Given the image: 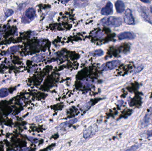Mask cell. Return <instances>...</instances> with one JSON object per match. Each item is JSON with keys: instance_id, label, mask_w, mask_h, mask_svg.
<instances>
[{"instance_id": "6", "label": "cell", "mask_w": 152, "mask_h": 151, "mask_svg": "<svg viewBox=\"0 0 152 151\" xmlns=\"http://www.w3.org/2000/svg\"><path fill=\"white\" fill-rule=\"evenodd\" d=\"M118 37L120 40H133L135 38V35L131 32H126L119 34Z\"/></svg>"}, {"instance_id": "10", "label": "cell", "mask_w": 152, "mask_h": 151, "mask_svg": "<svg viewBox=\"0 0 152 151\" xmlns=\"http://www.w3.org/2000/svg\"><path fill=\"white\" fill-rule=\"evenodd\" d=\"M104 54L103 51L102 49L96 50L90 53V56L94 57L102 56Z\"/></svg>"}, {"instance_id": "3", "label": "cell", "mask_w": 152, "mask_h": 151, "mask_svg": "<svg viewBox=\"0 0 152 151\" xmlns=\"http://www.w3.org/2000/svg\"><path fill=\"white\" fill-rule=\"evenodd\" d=\"M121 62L118 60H114L113 61H109L101 66V69L103 71H107L113 70L118 66L120 64Z\"/></svg>"}, {"instance_id": "21", "label": "cell", "mask_w": 152, "mask_h": 151, "mask_svg": "<svg viewBox=\"0 0 152 151\" xmlns=\"http://www.w3.org/2000/svg\"><path fill=\"white\" fill-rule=\"evenodd\" d=\"M17 151H29V149H27V148H25V149H22V150H20Z\"/></svg>"}, {"instance_id": "12", "label": "cell", "mask_w": 152, "mask_h": 151, "mask_svg": "<svg viewBox=\"0 0 152 151\" xmlns=\"http://www.w3.org/2000/svg\"><path fill=\"white\" fill-rule=\"evenodd\" d=\"M87 1H75V5L77 7H84L87 5Z\"/></svg>"}, {"instance_id": "4", "label": "cell", "mask_w": 152, "mask_h": 151, "mask_svg": "<svg viewBox=\"0 0 152 151\" xmlns=\"http://www.w3.org/2000/svg\"><path fill=\"white\" fill-rule=\"evenodd\" d=\"M124 21L126 24H128V25H134V19L133 17L132 11L130 9H127L126 11L125 16H124Z\"/></svg>"}, {"instance_id": "22", "label": "cell", "mask_w": 152, "mask_h": 151, "mask_svg": "<svg viewBox=\"0 0 152 151\" xmlns=\"http://www.w3.org/2000/svg\"><path fill=\"white\" fill-rule=\"evenodd\" d=\"M142 2H145V3H149L150 2V1H141Z\"/></svg>"}, {"instance_id": "11", "label": "cell", "mask_w": 152, "mask_h": 151, "mask_svg": "<svg viewBox=\"0 0 152 151\" xmlns=\"http://www.w3.org/2000/svg\"><path fill=\"white\" fill-rule=\"evenodd\" d=\"M9 95V92L7 88H3L0 90V97H6Z\"/></svg>"}, {"instance_id": "2", "label": "cell", "mask_w": 152, "mask_h": 151, "mask_svg": "<svg viewBox=\"0 0 152 151\" xmlns=\"http://www.w3.org/2000/svg\"><path fill=\"white\" fill-rule=\"evenodd\" d=\"M36 10L34 8H29L22 16L21 21L24 24H28L34 20L35 17Z\"/></svg>"}, {"instance_id": "15", "label": "cell", "mask_w": 152, "mask_h": 151, "mask_svg": "<svg viewBox=\"0 0 152 151\" xmlns=\"http://www.w3.org/2000/svg\"><path fill=\"white\" fill-rule=\"evenodd\" d=\"M14 13V12L12 10V9H7V10H6V11L5 12V16L6 18L8 17H10V16H12V14Z\"/></svg>"}, {"instance_id": "13", "label": "cell", "mask_w": 152, "mask_h": 151, "mask_svg": "<svg viewBox=\"0 0 152 151\" xmlns=\"http://www.w3.org/2000/svg\"><path fill=\"white\" fill-rule=\"evenodd\" d=\"M149 121H150V118H149V115H146L144 118L143 122L142 123V126H147V125L149 124Z\"/></svg>"}, {"instance_id": "1", "label": "cell", "mask_w": 152, "mask_h": 151, "mask_svg": "<svg viewBox=\"0 0 152 151\" xmlns=\"http://www.w3.org/2000/svg\"><path fill=\"white\" fill-rule=\"evenodd\" d=\"M101 23L110 27H118L122 24V20L119 17H110L104 18L101 20Z\"/></svg>"}, {"instance_id": "18", "label": "cell", "mask_w": 152, "mask_h": 151, "mask_svg": "<svg viewBox=\"0 0 152 151\" xmlns=\"http://www.w3.org/2000/svg\"><path fill=\"white\" fill-rule=\"evenodd\" d=\"M143 69V66H140L137 67V68L135 69L134 72V74L138 73L141 72Z\"/></svg>"}, {"instance_id": "7", "label": "cell", "mask_w": 152, "mask_h": 151, "mask_svg": "<svg viewBox=\"0 0 152 151\" xmlns=\"http://www.w3.org/2000/svg\"><path fill=\"white\" fill-rule=\"evenodd\" d=\"M97 131V126H91L86 129L84 133V137L87 138L94 135Z\"/></svg>"}, {"instance_id": "16", "label": "cell", "mask_w": 152, "mask_h": 151, "mask_svg": "<svg viewBox=\"0 0 152 151\" xmlns=\"http://www.w3.org/2000/svg\"><path fill=\"white\" fill-rule=\"evenodd\" d=\"M141 144H137L136 145H134V146H132L131 148L129 149L128 150H127L126 151H134L136 150H137L138 148H140L141 147Z\"/></svg>"}, {"instance_id": "5", "label": "cell", "mask_w": 152, "mask_h": 151, "mask_svg": "<svg viewBox=\"0 0 152 151\" xmlns=\"http://www.w3.org/2000/svg\"><path fill=\"white\" fill-rule=\"evenodd\" d=\"M113 5L111 2L108 1L105 6L102 8L101 11V13L103 15L108 16L113 13Z\"/></svg>"}, {"instance_id": "23", "label": "cell", "mask_w": 152, "mask_h": 151, "mask_svg": "<svg viewBox=\"0 0 152 151\" xmlns=\"http://www.w3.org/2000/svg\"><path fill=\"white\" fill-rule=\"evenodd\" d=\"M151 12L152 13V6H151Z\"/></svg>"}, {"instance_id": "24", "label": "cell", "mask_w": 152, "mask_h": 151, "mask_svg": "<svg viewBox=\"0 0 152 151\" xmlns=\"http://www.w3.org/2000/svg\"><path fill=\"white\" fill-rule=\"evenodd\" d=\"M151 114H152V108H151Z\"/></svg>"}, {"instance_id": "20", "label": "cell", "mask_w": 152, "mask_h": 151, "mask_svg": "<svg viewBox=\"0 0 152 151\" xmlns=\"http://www.w3.org/2000/svg\"><path fill=\"white\" fill-rule=\"evenodd\" d=\"M146 137L147 138L152 137V130H150V131H147L146 132Z\"/></svg>"}, {"instance_id": "14", "label": "cell", "mask_w": 152, "mask_h": 151, "mask_svg": "<svg viewBox=\"0 0 152 151\" xmlns=\"http://www.w3.org/2000/svg\"><path fill=\"white\" fill-rule=\"evenodd\" d=\"M43 57L41 56H36L34 57L32 59V60L34 62H35V63H38V62H40L41 60L42 59Z\"/></svg>"}, {"instance_id": "17", "label": "cell", "mask_w": 152, "mask_h": 151, "mask_svg": "<svg viewBox=\"0 0 152 151\" xmlns=\"http://www.w3.org/2000/svg\"><path fill=\"white\" fill-rule=\"evenodd\" d=\"M19 47L18 46H13L10 48V52H16L19 50Z\"/></svg>"}, {"instance_id": "9", "label": "cell", "mask_w": 152, "mask_h": 151, "mask_svg": "<svg viewBox=\"0 0 152 151\" xmlns=\"http://www.w3.org/2000/svg\"><path fill=\"white\" fill-rule=\"evenodd\" d=\"M77 121V119L71 120L69 121H66V122H65V123H62L60 126L59 127H61V128H62L67 127L69 126L75 124Z\"/></svg>"}, {"instance_id": "8", "label": "cell", "mask_w": 152, "mask_h": 151, "mask_svg": "<svg viewBox=\"0 0 152 151\" xmlns=\"http://www.w3.org/2000/svg\"><path fill=\"white\" fill-rule=\"evenodd\" d=\"M115 7L118 13H122L125 10V4L122 1H118L115 3Z\"/></svg>"}, {"instance_id": "19", "label": "cell", "mask_w": 152, "mask_h": 151, "mask_svg": "<svg viewBox=\"0 0 152 151\" xmlns=\"http://www.w3.org/2000/svg\"><path fill=\"white\" fill-rule=\"evenodd\" d=\"M94 36L99 38H102L104 36V34L102 32H98L97 33L95 34Z\"/></svg>"}]
</instances>
